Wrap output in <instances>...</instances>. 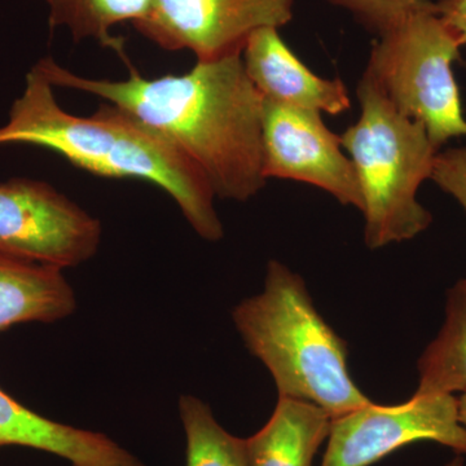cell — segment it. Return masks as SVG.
<instances>
[{"label": "cell", "instance_id": "cell-1", "mask_svg": "<svg viewBox=\"0 0 466 466\" xmlns=\"http://www.w3.org/2000/svg\"><path fill=\"white\" fill-rule=\"evenodd\" d=\"M54 87L87 92L124 110L173 144L207 177L216 198L247 201L265 187L263 96L242 54L198 61L188 73L148 79L76 76L51 57L36 63Z\"/></svg>", "mask_w": 466, "mask_h": 466}, {"label": "cell", "instance_id": "cell-2", "mask_svg": "<svg viewBox=\"0 0 466 466\" xmlns=\"http://www.w3.org/2000/svg\"><path fill=\"white\" fill-rule=\"evenodd\" d=\"M29 144L54 150L95 175L153 183L170 196L204 240L225 236L210 184L200 168L173 144L128 116L104 104L91 116L58 106L54 86L34 66L25 88L0 127V146Z\"/></svg>", "mask_w": 466, "mask_h": 466}, {"label": "cell", "instance_id": "cell-3", "mask_svg": "<svg viewBox=\"0 0 466 466\" xmlns=\"http://www.w3.org/2000/svg\"><path fill=\"white\" fill-rule=\"evenodd\" d=\"M232 320L274 379L279 397L309 401L330 417L372 401L350 375L348 343L315 308L305 280L279 260L262 293L238 303Z\"/></svg>", "mask_w": 466, "mask_h": 466}, {"label": "cell", "instance_id": "cell-4", "mask_svg": "<svg viewBox=\"0 0 466 466\" xmlns=\"http://www.w3.org/2000/svg\"><path fill=\"white\" fill-rule=\"evenodd\" d=\"M360 116L341 135L357 171L364 241L377 250L412 240L433 217L417 201V191L433 171L438 149L424 126L398 112L370 76L359 82Z\"/></svg>", "mask_w": 466, "mask_h": 466}, {"label": "cell", "instance_id": "cell-5", "mask_svg": "<svg viewBox=\"0 0 466 466\" xmlns=\"http://www.w3.org/2000/svg\"><path fill=\"white\" fill-rule=\"evenodd\" d=\"M460 48L431 2L379 33L364 73L398 112L424 126L437 149L453 137H466L452 73Z\"/></svg>", "mask_w": 466, "mask_h": 466}, {"label": "cell", "instance_id": "cell-6", "mask_svg": "<svg viewBox=\"0 0 466 466\" xmlns=\"http://www.w3.org/2000/svg\"><path fill=\"white\" fill-rule=\"evenodd\" d=\"M416 441H434L466 456L455 395L415 392L404 403L370 401L333 417L320 466H370Z\"/></svg>", "mask_w": 466, "mask_h": 466}, {"label": "cell", "instance_id": "cell-7", "mask_svg": "<svg viewBox=\"0 0 466 466\" xmlns=\"http://www.w3.org/2000/svg\"><path fill=\"white\" fill-rule=\"evenodd\" d=\"M99 219L50 184L12 179L0 184V250L43 265L66 268L96 254Z\"/></svg>", "mask_w": 466, "mask_h": 466}, {"label": "cell", "instance_id": "cell-8", "mask_svg": "<svg viewBox=\"0 0 466 466\" xmlns=\"http://www.w3.org/2000/svg\"><path fill=\"white\" fill-rule=\"evenodd\" d=\"M294 0H152L134 23L167 51L188 50L198 61L242 54L251 34L287 25Z\"/></svg>", "mask_w": 466, "mask_h": 466}, {"label": "cell", "instance_id": "cell-9", "mask_svg": "<svg viewBox=\"0 0 466 466\" xmlns=\"http://www.w3.org/2000/svg\"><path fill=\"white\" fill-rule=\"evenodd\" d=\"M263 173L311 184L342 205L363 210L357 171L343 155L341 137L315 110L293 108L263 97Z\"/></svg>", "mask_w": 466, "mask_h": 466}, {"label": "cell", "instance_id": "cell-10", "mask_svg": "<svg viewBox=\"0 0 466 466\" xmlns=\"http://www.w3.org/2000/svg\"><path fill=\"white\" fill-rule=\"evenodd\" d=\"M242 61L265 99L332 116L350 108L348 88L341 79L314 75L285 45L276 27L251 34L242 50Z\"/></svg>", "mask_w": 466, "mask_h": 466}, {"label": "cell", "instance_id": "cell-11", "mask_svg": "<svg viewBox=\"0 0 466 466\" xmlns=\"http://www.w3.org/2000/svg\"><path fill=\"white\" fill-rule=\"evenodd\" d=\"M5 446L45 451L72 466H146L106 435L47 419L0 389V447Z\"/></svg>", "mask_w": 466, "mask_h": 466}, {"label": "cell", "instance_id": "cell-12", "mask_svg": "<svg viewBox=\"0 0 466 466\" xmlns=\"http://www.w3.org/2000/svg\"><path fill=\"white\" fill-rule=\"evenodd\" d=\"M76 309L63 269L0 250V333L17 324L55 323Z\"/></svg>", "mask_w": 466, "mask_h": 466}, {"label": "cell", "instance_id": "cell-13", "mask_svg": "<svg viewBox=\"0 0 466 466\" xmlns=\"http://www.w3.org/2000/svg\"><path fill=\"white\" fill-rule=\"evenodd\" d=\"M330 421L323 408L279 397L266 425L247 438L248 466H312Z\"/></svg>", "mask_w": 466, "mask_h": 466}, {"label": "cell", "instance_id": "cell-14", "mask_svg": "<svg viewBox=\"0 0 466 466\" xmlns=\"http://www.w3.org/2000/svg\"><path fill=\"white\" fill-rule=\"evenodd\" d=\"M417 394L466 391V280L447 291L446 319L417 364Z\"/></svg>", "mask_w": 466, "mask_h": 466}, {"label": "cell", "instance_id": "cell-15", "mask_svg": "<svg viewBox=\"0 0 466 466\" xmlns=\"http://www.w3.org/2000/svg\"><path fill=\"white\" fill-rule=\"evenodd\" d=\"M52 29L63 27L75 41L94 39L124 54V42L112 30L124 23H137L152 0H46Z\"/></svg>", "mask_w": 466, "mask_h": 466}, {"label": "cell", "instance_id": "cell-16", "mask_svg": "<svg viewBox=\"0 0 466 466\" xmlns=\"http://www.w3.org/2000/svg\"><path fill=\"white\" fill-rule=\"evenodd\" d=\"M179 415L186 433V466H248L247 440L222 428L207 403L182 395Z\"/></svg>", "mask_w": 466, "mask_h": 466}, {"label": "cell", "instance_id": "cell-17", "mask_svg": "<svg viewBox=\"0 0 466 466\" xmlns=\"http://www.w3.org/2000/svg\"><path fill=\"white\" fill-rule=\"evenodd\" d=\"M348 9L370 30L379 34L413 9L429 5L431 0H328Z\"/></svg>", "mask_w": 466, "mask_h": 466}, {"label": "cell", "instance_id": "cell-18", "mask_svg": "<svg viewBox=\"0 0 466 466\" xmlns=\"http://www.w3.org/2000/svg\"><path fill=\"white\" fill-rule=\"evenodd\" d=\"M431 179L456 198L466 211V147L437 153Z\"/></svg>", "mask_w": 466, "mask_h": 466}, {"label": "cell", "instance_id": "cell-19", "mask_svg": "<svg viewBox=\"0 0 466 466\" xmlns=\"http://www.w3.org/2000/svg\"><path fill=\"white\" fill-rule=\"evenodd\" d=\"M435 11L455 34L460 46H466V0H438Z\"/></svg>", "mask_w": 466, "mask_h": 466}, {"label": "cell", "instance_id": "cell-20", "mask_svg": "<svg viewBox=\"0 0 466 466\" xmlns=\"http://www.w3.org/2000/svg\"><path fill=\"white\" fill-rule=\"evenodd\" d=\"M459 419L462 426L466 429V391L461 392L458 398Z\"/></svg>", "mask_w": 466, "mask_h": 466}, {"label": "cell", "instance_id": "cell-21", "mask_svg": "<svg viewBox=\"0 0 466 466\" xmlns=\"http://www.w3.org/2000/svg\"><path fill=\"white\" fill-rule=\"evenodd\" d=\"M444 466H464V458L461 455H458Z\"/></svg>", "mask_w": 466, "mask_h": 466}]
</instances>
